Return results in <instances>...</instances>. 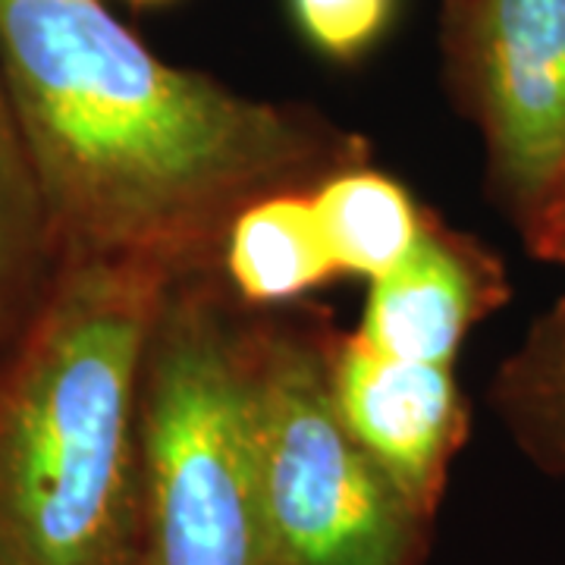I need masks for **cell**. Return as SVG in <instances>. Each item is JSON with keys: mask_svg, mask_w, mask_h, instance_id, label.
I'll list each match as a JSON object with an SVG mask.
<instances>
[{"mask_svg": "<svg viewBox=\"0 0 565 565\" xmlns=\"http://www.w3.org/2000/svg\"><path fill=\"white\" fill-rule=\"evenodd\" d=\"M57 270L39 185L0 66V337H17Z\"/></svg>", "mask_w": 565, "mask_h": 565, "instance_id": "obj_10", "label": "cell"}, {"mask_svg": "<svg viewBox=\"0 0 565 565\" xmlns=\"http://www.w3.org/2000/svg\"><path fill=\"white\" fill-rule=\"evenodd\" d=\"M330 384L349 434L430 522L468 430L452 364L403 362L359 333L333 337Z\"/></svg>", "mask_w": 565, "mask_h": 565, "instance_id": "obj_6", "label": "cell"}, {"mask_svg": "<svg viewBox=\"0 0 565 565\" xmlns=\"http://www.w3.org/2000/svg\"><path fill=\"white\" fill-rule=\"evenodd\" d=\"M337 270L311 192H280L245 207L223 245V277L245 305H280Z\"/></svg>", "mask_w": 565, "mask_h": 565, "instance_id": "obj_8", "label": "cell"}, {"mask_svg": "<svg viewBox=\"0 0 565 565\" xmlns=\"http://www.w3.org/2000/svg\"><path fill=\"white\" fill-rule=\"evenodd\" d=\"M0 66L57 262L217 274L248 204L364 163L321 114L170 66L98 0H0Z\"/></svg>", "mask_w": 565, "mask_h": 565, "instance_id": "obj_1", "label": "cell"}, {"mask_svg": "<svg viewBox=\"0 0 565 565\" xmlns=\"http://www.w3.org/2000/svg\"><path fill=\"white\" fill-rule=\"evenodd\" d=\"M302 35L330 61H355L384 35L393 0H289Z\"/></svg>", "mask_w": 565, "mask_h": 565, "instance_id": "obj_12", "label": "cell"}, {"mask_svg": "<svg viewBox=\"0 0 565 565\" xmlns=\"http://www.w3.org/2000/svg\"><path fill=\"white\" fill-rule=\"evenodd\" d=\"M541 327H544L546 333H550V337H553V340H556V343L565 349V302L559 305V308H556L550 318H544V321H541Z\"/></svg>", "mask_w": 565, "mask_h": 565, "instance_id": "obj_14", "label": "cell"}, {"mask_svg": "<svg viewBox=\"0 0 565 565\" xmlns=\"http://www.w3.org/2000/svg\"><path fill=\"white\" fill-rule=\"evenodd\" d=\"M333 337L255 318L270 565H422L424 525L333 403Z\"/></svg>", "mask_w": 565, "mask_h": 565, "instance_id": "obj_4", "label": "cell"}, {"mask_svg": "<svg viewBox=\"0 0 565 565\" xmlns=\"http://www.w3.org/2000/svg\"><path fill=\"white\" fill-rule=\"evenodd\" d=\"M449 85L519 226L565 182V0H449Z\"/></svg>", "mask_w": 565, "mask_h": 565, "instance_id": "obj_5", "label": "cell"}, {"mask_svg": "<svg viewBox=\"0 0 565 565\" xmlns=\"http://www.w3.org/2000/svg\"><path fill=\"white\" fill-rule=\"evenodd\" d=\"M493 403L527 456L565 475V349L541 323L500 367Z\"/></svg>", "mask_w": 565, "mask_h": 565, "instance_id": "obj_11", "label": "cell"}, {"mask_svg": "<svg viewBox=\"0 0 565 565\" xmlns=\"http://www.w3.org/2000/svg\"><path fill=\"white\" fill-rule=\"evenodd\" d=\"M217 274L170 282L139 399L141 565H270L255 318Z\"/></svg>", "mask_w": 565, "mask_h": 565, "instance_id": "obj_3", "label": "cell"}, {"mask_svg": "<svg viewBox=\"0 0 565 565\" xmlns=\"http://www.w3.org/2000/svg\"><path fill=\"white\" fill-rule=\"evenodd\" d=\"M311 204L323 230L337 270L384 277L412 252L424 226V214L396 180L367 163L345 167L311 192Z\"/></svg>", "mask_w": 565, "mask_h": 565, "instance_id": "obj_9", "label": "cell"}, {"mask_svg": "<svg viewBox=\"0 0 565 565\" xmlns=\"http://www.w3.org/2000/svg\"><path fill=\"white\" fill-rule=\"evenodd\" d=\"M170 277L57 262L0 362V565H141L139 399Z\"/></svg>", "mask_w": 565, "mask_h": 565, "instance_id": "obj_2", "label": "cell"}, {"mask_svg": "<svg viewBox=\"0 0 565 565\" xmlns=\"http://www.w3.org/2000/svg\"><path fill=\"white\" fill-rule=\"evenodd\" d=\"M132 3H161V0H132Z\"/></svg>", "mask_w": 565, "mask_h": 565, "instance_id": "obj_15", "label": "cell"}, {"mask_svg": "<svg viewBox=\"0 0 565 565\" xmlns=\"http://www.w3.org/2000/svg\"><path fill=\"white\" fill-rule=\"evenodd\" d=\"M522 236L537 258L565 264V182L537 207L531 221L522 223Z\"/></svg>", "mask_w": 565, "mask_h": 565, "instance_id": "obj_13", "label": "cell"}, {"mask_svg": "<svg viewBox=\"0 0 565 565\" xmlns=\"http://www.w3.org/2000/svg\"><path fill=\"white\" fill-rule=\"evenodd\" d=\"M505 296L503 264L471 236L424 214L412 252L371 280L359 337L390 359L452 364L468 330Z\"/></svg>", "mask_w": 565, "mask_h": 565, "instance_id": "obj_7", "label": "cell"}]
</instances>
